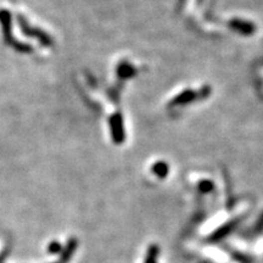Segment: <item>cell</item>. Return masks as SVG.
Here are the masks:
<instances>
[{
    "label": "cell",
    "instance_id": "6da1fadb",
    "mask_svg": "<svg viewBox=\"0 0 263 263\" xmlns=\"http://www.w3.org/2000/svg\"><path fill=\"white\" fill-rule=\"evenodd\" d=\"M16 20H17V23H18V26H20L21 32L23 33L26 37L35 38L38 42L42 44V45L46 46V48L54 45L53 37H51L49 33L43 31L42 28H38V27L32 26V24L27 21V18L24 17L23 15H21V13L20 15H17L16 16Z\"/></svg>",
    "mask_w": 263,
    "mask_h": 263
},
{
    "label": "cell",
    "instance_id": "7a4b0ae2",
    "mask_svg": "<svg viewBox=\"0 0 263 263\" xmlns=\"http://www.w3.org/2000/svg\"><path fill=\"white\" fill-rule=\"evenodd\" d=\"M0 26H1L2 38L7 45H11L15 42L12 34V16L11 12L6 9H0Z\"/></svg>",
    "mask_w": 263,
    "mask_h": 263
},
{
    "label": "cell",
    "instance_id": "3957f363",
    "mask_svg": "<svg viewBox=\"0 0 263 263\" xmlns=\"http://www.w3.org/2000/svg\"><path fill=\"white\" fill-rule=\"evenodd\" d=\"M77 248V241L75 239H71L70 241L67 243V245H66V248L62 250V254H61V263L64 262H67L68 260L72 257L73 252H75Z\"/></svg>",
    "mask_w": 263,
    "mask_h": 263
},
{
    "label": "cell",
    "instance_id": "277c9868",
    "mask_svg": "<svg viewBox=\"0 0 263 263\" xmlns=\"http://www.w3.org/2000/svg\"><path fill=\"white\" fill-rule=\"evenodd\" d=\"M11 46H12V48L15 49L17 53H21V54L33 53V46L32 45H29V44H27V43L18 42V40H16V39H15V42L11 44Z\"/></svg>",
    "mask_w": 263,
    "mask_h": 263
},
{
    "label": "cell",
    "instance_id": "5b68a950",
    "mask_svg": "<svg viewBox=\"0 0 263 263\" xmlns=\"http://www.w3.org/2000/svg\"><path fill=\"white\" fill-rule=\"evenodd\" d=\"M158 255V248L156 245H152L149 248L147 251V256L145 259V263H156V259Z\"/></svg>",
    "mask_w": 263,
    "mask_h": 263
},
{
    "label": "cell",
    "instance_id": "8992f818",
    "mask_svg": "<svg viewBox=\"0 0 263 263\" xmlns=\"http://www.w3.org/2000/svg\"><path fill=\"white\" fill-rule=\"evenodd\" d=\"M48 251L50 252V254L56 255V254H60V252H62V248H61V245H60V243H57V241H53V243L48 246Z\"/></svg>",
    "mask_w": 263,
    "mask_h": 263
},
{
    "label": "cell",
    "instance_id": "52a82bcc",
    "mask_svg": "<svg viewBox=\"0 0 263 263\" xmlns=\"http://www.w3.org/2000/svg\"><path fill=\"white\" fill-rule=\"evenodd\" d=\"M57 263H59V262H57ZM60 263H61V262H60Z\"/></svg>",
    "mask_w": 263,
    "mask_h": 263
}]
</instances>
